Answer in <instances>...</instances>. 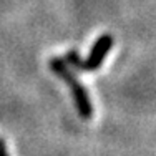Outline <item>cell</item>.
Listing matches in <instances>:
<instances>
[{"label":"cell","mask_w":156,"mask_h":156,"mask_svg":"<svg viewBox=\"0 0 156 156\" xmlns=\"http://www.w3.org/2000/svg\"><path fill=\"white\" fill-rule=\"evenodd\" d=\"M50 70L60 78V80H63L66 85H68L80 118L90 120V118L93 116V105H91L90 95H88V90L85 88V85L81 83V81L76 78L75 73L68 68V65L65 63L63 58H58V57L51 58L50 60Z\"/></svg>","instance_id":"obj_1"},{"label":"cell","mask_w":156,"mask_h":156,"mask_svg":"<svg viewBox=\"0 0 156 156\" xmlns=\"http://www.w3.org/2000/svg\"><path fill=\"white\" fill-rule=\"evenodd\" d=\"M113 45H115L113 35L111 33H103L95 40L87 58H81L76 50H68L63 60H65L66 65L73 66V70H76V72H95L103 65L106 55L110 53Z\"/></svg>","instance_id":"obj_2"},{"label":"cell","mask_w":156,"mask_h":156,"mask_svg":"<svg viewBox=\"0 0 156 156\" xmlns=\"http://www.w3.org/2000/svg\"><path fill=\"white\" fill-rule=\"evenodd\" d=\"M0 156H9V150H7L5 141L0 138Z\"/></svg>","instance_id":"obj_3"}]
</instances>
